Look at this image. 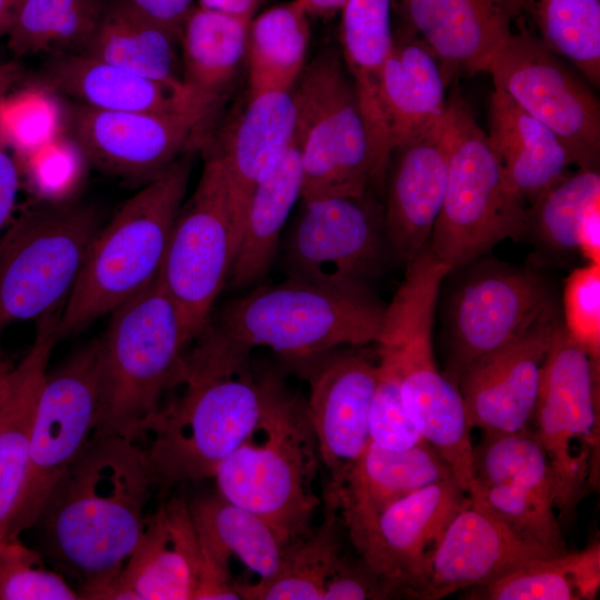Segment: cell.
<instances>
[{
	"label": "cell",
	"instance_id": "obj_36",
	"mask_svg": "<svg viewBox=\"0 0 600 600\" xmlns=\"http://www.w3.org/2000/svg\"><path fill=\"white\" fill-rule=\"evenodd\" d=\"M309 14L298 0L273 6L248 23L250 96L291 91L304 69Z\"/></svg>",
	"mask_w": 600,
	"mask_h": 600
},
{
	"label": "cell",
	"instance_id": "obj_53",
	"mask_svg": "<svg viewBox=\"0 0 600 600\" xmlns=\"http://www.w3.org/2000/svg\"><path fill=\"white\" fill-rule=\"evenodd\" d=\"M21 0H0V36L7 33Z\"/></svg>",
	"mask_w": 600,
	"mask_h": 600
},
{
	"label": "cell",
	"instance_id": "obj_23",
	"mask_svg": "<svg viewBox=\"0 0 600 600\" xmlns=\"http://www.w3.org/2000/svg\"><path fill=\"white\" fill-rule=\"evenodd\" d=\"M449 152L447 112L392 152L383 218L390 256L397 263L406 266L429 242L444 199Z\"/></svg>",
	"mask_w": 600,
	"mask_h": 600
},
{
	"label": "cell",
	"instance_id": "obj_44",
	"mask_svg": "<svg viewBox=\"0 0 600 600\" xmlns=\"http://www.w3.org/2000/svg\"><path fill=\"white\" fill-rule=\"evenodd\" d=\"M378 376L369 416L370 441L389 450H406L426 441L409 419L397 371L378 353Z\"/></svg>",
	"mask_w": 600,
	"mask_h": 600
},
{
	"label": "cell",
	"instance_id": "obj_26",
	"mask_svg": "<svg viewBox=\"0 0 600 600\" xmlns=\"http://www.w3.org/2000/svg\"><path fill=\"white\" fill-rule=\"evenodd\" d=\"M451 477L450 467L427 441L406 450H389L370 441L337 493L323 499L338 508L356 544L389 506Z\"/></svg>",
	"mask_w": 600,
	"mask_h": 600
},
{
	"label": "cell",
	"instance_id": "obj_37",
	"mask_svg": "<svg viewBox=\"0 0 600 600\" xmlns=\"http://www.w3.org/2000/svg\"><path fill=\"white\" fill-rule=\"evenodd\" d=\"M190 508L201 543L218 560L234 556L258 580L277 573L284 547L263 519L218 493L190 501Z\"/></svg>",
	"mask_w": 600,
	"mask_h": 600
},
{
	"label": "cell",
	"instance_id": "obj_14",
	"mask_svg": "<svg viewBox=\"0 0 600 600\" xmlns=\"http://www.w3.org/2000/svg\"><path fill=\"white\" fill-rule=\"evenodd\" d=\"M302 202L283 243L287 278L342 292H372L370 281L391 259L383 208L368 193Z\"/></svg>",
	"mask_w": 600,
	"mask_h": 600
},
{
	"label": "cell",
	"instance_id": "obj_39",
	"mask_svg": "<svg viewBox=\"0 0 600 600\" xmlns=\"http://www.w3.org/2000/svg\"><path fill=\"white\" fill-rule=\"evenodd\" d=\"M600 588V544L533 560L501 579L466 589L471 600H590Z\"/></svg>",
	"mask_w": 600,
	"mask_h": 600
},
{
	"label": "cell",
	"instance_id": "obj_12",
	"mask_svg": "<svg viewBox=\"0 0 600 600\" xmlns=\"http://www.w3.org/2000/svg\"><path fill=\"white\" fill-rule=\"evenodd\" d=\"M101 398V344L93 339L47 371L36 410L27 479L4 540L38 523L53 486L90 439Z\"/></svg>",
	"mask_w": 600,
	"mask_h": 600
},
{
	"label": "cell",
	"instance_id": "obj_6",
	"mask_svg": "<svg viewBox=\"0 0 600 600\" xmlns=\"http://www.w3.org/2000/svg\"><path fill=\"white\" fill-rule=\"evenodd\" d=\"M192 341L157 278L116 308L100 337L101 398L93 431L138 441Z\"/></svg>",
	"mask_w": 600,
	"mask_h": 600
},
{
	"label": "cell",
	"instance_id": "obj_9",
	"mask_svg": "<svg viewBox=\"0 0 600 600\" xmlns=\"http://www.w3.org/2000/svg\"><path fill=\"white\" fill-rule=\"evenodd\" d=\"M100 212L80 202L22 213L0 238V334L60 311L100 231Z\"/></svg>",
	"mask_w": 600,
	"mask_h": 600
},
{
	"label": "cell",
	"instance_id": "obj_35",
	"mask_svg": "<svg viewBox=\"0 0 600 600\" xmlns=\"http://www.w3.org/2000/svg\"><path fill=\"white\" fill-rule=\"evenodd\" d=\"M248 23L197 6L182 27V81L208 107H214L246 60Z\"/></svg>",
	"mask_w": 600,
	"mask_h": 600
},
{
	"label": "cell",
	"instance_id": "obj_2",
	"mask_svg": "<svg viewBox=\"0 0 600 600\" xmlns=\"http://www.w3.org/2000/svg\"><path fill=\"white\" fill-rule=\"evenodd\" d=\"M152 487L138 441L94 431L53 486L39 521L79 581L80 599L101 600L119 576L142 534Z\"/></svg>",
	"mask_w": 600,
	"mask_h": 600
},
{
	"label": "cell",
	"instance_id": "obj_5",
	"mask_svg": "<svg viewBox=\"0 0 600 600\" xmlns=\"http://www.w3.org/2000/svg\"><path fill=\"white\" fill-rule=\"evenodd\" d=\"M190 171L191 156L183 153L101 227L61 309L60 339L83 331L157 278Z\"/></svg>",
	"mask_w": 600,
	"mask_h": 600
},
{
	"label": "cell",
	"instance_id": "obj_31",
	"mask_svg": "<svg viewBox=\"0 0 600 600\" xmlns=\"http://www.w3.org/2000/svg\"><path fill=\"white\" fill-rule=\"evenodd\" d=\"M487 136L509 188L524 203L558 182L574 164L548 127L496 87L490 97Z\"/></svg>",
	"mask_w": 600,
	"mask_h": 600
},
{
	"label": "cell",
	"instance_id": "obj_3",
	"mask_svg": "<svg viewBox=\"0 0 600 600\" xmlns=\"http://www.w3.org/2000/svg\"><path fill=\"white\" fill-rule=\"evenodd\" d=\"M451 267L424 247L406 264L404 278L386 307L378 346L392 362L406 412L422 438L450 467L468 493L473 446L458 384L440 372L432 347L437 299Z\"/></svg>",
	"mask_w": 600,
	"mask_h": 600
},
{
	"label": "cell",
	"instance_id": "obj_24",
	"mask_svg": "<svg viewBox=\"0 0 600 600\" xmlns=\"http://www.w3.org/2000/svg\"><path fill=\"white\" fill-rule=\"evenodd\" d=\"M199 564L190 501L174 497L146 519L134 550L101 600H193Z\"/></svg>",
	"mask_w": 600,
	"mask_h": 600
},
{
	"label": "cell",
	"instance_id": "obj_16",
	"mask_svg": "<svg viewBox=\"0 0 600 600\" xmlns=\"http://www.w3.org/2000/svg\"><path fill=\"white\" fill-rule=\"evenodd\" d=\"M553 309L549 282L532 270L491 264L469 274L448 308L447 377L458 384L471 363L516 340Z\"/></svg>",
	"mask_w": 600,
	"mask_h": 600
},
{
	"label": "cell",
	"instance_id": "obj_17",
	"mask_svg": "<svg viewBox=\"0 0 600 600\" xmlns=\"http://www.w3.org/2000/svg\"><path fill=\"white\" fill-rule=\"evenodd\" d=\"M529 542L566 551L556 513L548 457L532 430L484 434L473 447V483L468 491Z\"/></svg>",
	"mask_w": 600,
	"mask_h": 600
},
{
	"label": "cell",
	"instance_id": "obj_30",
	"mask_svg": "<svg viewBox=\"0 0 600 600\" xmlns=\"http://www.w3.org/2000/svg\"><path fill=\"white\" fill-rule=\"evenodd\" d=\"M40 82L73 102L107 111L172 112L193 107L212 110L187 88L144 78L86 53L53 54L41 71Z\"/></svg>",
	"mask_w": 600,
	"mask_h": 600
},
{
	"label": "cell",
	"instance_id": "obj_51",
	"mask_svg": "<svg viewBox=\"0 0 600 600\" xmlns=\"http://www.w3.org/2000/svg\"><path fill=\"white\" fill-rule=\"evenodd\" d=\"M309 16L332 18L340 13L347 0H298Z\"/></svg>",
	"mask_w": 600,
	"mask_h": 600
},
{
	"label": "cell",
	"instance_id": "obj_10",
	"mask_svg": "<svg viewBox=\"0 0 600 600\" xmlns=\"http://www.w3.org/2000/svg\"><path fill=\"white\" fill-rule=\"evenodd\" d=\"M302 167L301 201L363 197L373 186L366 126L340 56L326 51L292 88Z\"/></svg>",
	"mask_w": 600,
	"mask_h": 600
},
{
	"label": "cell",
	"instance_id": "obj_56",
	"mask_svg": "<svg viewBox=\"0 0 600 600\" xmlns=\"http://www.w3.org/2000/svg\"><path fill=\"white\" fill-rule=\"evenodd\" d=\"M399 1H400V0H392L393 7H396V4H397Z\"/></svg>",
	"mask_w": 600,
	"mask_h": 600
},
{
	"label": "cell",
	"instance_id": "obj_41",
	"mask_svg": "<svg viewBox=\"0 0 600 600\" xmlns=\"http://www.w3.org/2000/svg\"><path fill=\"white\" fill-rule=\"evenodd\" d=\"M542 43L600 84V0H526Z\"/></svg>",
	"mask_w": 600,
	"mask_h": 600
},
{
	"label": "cell",
	"instance_id": "obj_7",
	"mask_svg": "<svg viewBox=\"0 0 600 600\" xmlns=\"http://www.w3.org/2000/svg\"><path fill=\"white\" fill-rule=\"evenodd\" d=\"M386 307L373 292H342L287 278L231 300L212 323L250 349L267 347L294 362L377 343Z\"/></svg>",
	"mask_w": 600,
	"mask_h": 600
},
{
	"label": "cell",
	"instance_id": "obj_25",
	"mask_svg": "<svg viewBox=\"0 0 600 600\" xmlns=\"http://www.w3.org/2000/svg\"><path fill=\"white\" fill-rule=\"evenodd\" d=\"M403 18L450 70L488 72L512 31L499 0H400Z\"/></svg>",
	"mask_w": 600,
	"mask_h": 600
},
{
	"label": "cell",
	"instance_id": "obj_33",
	"mask_svg": "<svg viewBox=\"0 0 600 600\" xmlns=\"http://www.w3.org/2000/svg\"><path fill=\"white\" fill-rule=\"evenodd\" d=\"M302 192V167L297 136L282 160L259 182L249 200L229 281L242 289L260 281L269 271L282 229Z\"/></svg>",
	"mask_w": 600,
	"mask_h": 600
},
{
	"label": "cell",
	"instance_id": "obj_22",
	"mask_svg": "<svg viewBox=\"0 0 600 600\" xmlns=\"http://www.w3.org/2000/svg\"><path fill=\"white\" fill-rule=\"evenodd\" d=\"M468 497L444 531L418 599L438 600L486 586L533 560L556 554L523 539L483 502Z\"/></svg>",
	"mask_w": 600,
	"mask_h": 600
},
{
	"label": "cell",
	"instance_id": "obj_45",
	"mask_svg": "<svg viewBox=\"0 0 600 600\" xmlns=\"http://www.w3.org/2000/svg\"><path fill=\"white\" fill-rule=\"evenodd\" d=\"M563 317L567 333L599 363L600 263L587 262L568 276L563 288Z\"/></svg>",
	"mask_w": 600,
	"mask_h": 600
},
{
	"label": "cell",
	"instance_id": "obj_29",
	"mask_svg": "<svg viewBox=\"0 0 600 600\" xmlns=\"http://www.w3.org/2000/svg\"><path fill=\"white\" fill-rule=\"evenodd\" d=\"M60 313L36 320L32 343L8 377L0 423V540L27 479L33 420L49 359L60 339Z\"/></svg>",
	"mask_w": 600,
	"mask_h": 600
},
{
	"label": "cell",
	"instance_id": "obj_27",
	"mask_svg": "<svg viewBox=\"0 0 600 600\" xmlns=\"http://www.w3.org/2000/svg\"><path fill=\"white\" fill-rule=\"evenodd\" d=\"M392 8V0H347L340 11L343 63L366 126L377 187L386 183L392 154L382 108V72L394 42Z\"/></svg>",
	"mask_w": 600,
	"mask_h": 600
},
{
	"label": "cell",
	"instance_id": "obj_18",
	"mask_svg": "<svg viewBox=\"0 0 600 600\" xmlns=\"http://www.w3.org/2000/svg\"><path fill=\"white\" fill-rule=\"evenodd\" d=\"M211 111L203 107L172 112L107 111L76 102L68 109V128L96 168L146 183L184 153Z\"/></svg>",
	"mask_w": 600,
	"mask_h": 600
},
{
	"label": "cell",
	"instance_id": "obj_19",
	"mask_svg": "<svg viewBox=\"0 0 600 600\" xmlns=\"http://www.w3.org/2000/svg\"><path fill=\"white\" fill-rule=\"evenodd\" d=\"M340 347L294 361L309 383L306 402L321 463L333 497L370 443L369 416L378 364L357 350Z\"/></svg>",
	"mask_w": 600,
	"mask_h": 600
},
{
	"label": "cell",
	"instance_id": "obj_21",
	"mask_svg": "<svg viewBox=\"0 0 600 600\" xmlns=\"http://www.w3.org/2000/svg\"><path fill=\"white\" fill-rule=\"evenodd\" d=\"M560 322L557 310H551L519 338L461 373L458 388L471 429L506 434L529 428L542 366Z\"/></svg>",
	"mask_w": 600,
	"mask_h": 600
},
{
	"label": "cell",
	"instance_id": "obj_43",
	"mask_svg": "<svg viewBox=\"0 0 600 600\" xmlns=\"http://www.w3.org/2000/svg\"><path fill=\"white\" fill-rule=\"evenodd\" d=\"M66 580L19 540H0V600H74Z\"/></svg>",
	"mask_w": 600,
	"mask_h": 600
},
{
	"label": "cell",
	"instance_id": "obj_49",
	"mask_svg": "<svg viewBox=\"0 0 600 600\" xmlns=\"http://www.w3.org/2000/svg\"><path fill=\"white\" fill-rule=\"evenodd\" d=\"M577 243L587 262L600 263V203L593 206L582 219Z\"/></svg>",
	"mask_w": 600,
	"mask_h": 600
},
{
	"label": "cell",
	"instance_id": "obj_48",
	"mask_svg": "<svg viewBox=\"0 0 600 600\" xmlns=\"http://www.w3.org/2000/svg\"><path fill=\"white\" fill-rule=\"evenodd\" d=\"M8 147L9 137L0 117V238L11 218L19 187L17 163Z\"/></svg>",
	"mask_w": 600,
	"mask_h": 600
},
{
	"label": "cell",
	"instance_id": "obj_50",
	"mask_svg": "<svg viewBox=\"0 0 600 600\" xmlns=\"http://www.w3.org/2000/svg\"><path fill=\"white\" fill-rule=\"evenodd\" d=\"M262 0H197V6L250 21Z\"/></svg>",
	"mask_w": 600,
	"mask_h": 600
},
{
	"label": "cell",
	"instance_id": "obj_4",
	"mask_svg": "<svg viewBox=\"0 0 600 600\" xmlns=\"http://www.w3.org/2000/svg\"><path fill=\"white\" fill-rule=\"evenodd\" d=\"M320 463L306 402L268 376L257 424L213 479L218 494L263 519L284 547L311 531Z\"/></svg>",
	"mask_w": 600,
	"mask_h": 600
},
{
	"label": "cell",
	"instance_id": "obj_20",
	"mask_svg": "<svg viewBox=\"0 0 600 600\" xmlns=\"http://www.w3.org/2000/svg\"><path fill=\"white\" fill-rule=\"evenodd\" d=\"M468 498L453 477L432 482L389 506L353 544L390 597L419 598L444 531Z\"/></svg>",
	"mask_w": 600,
	"mask_h": 600
},
{
	"label": "cell",
	"instance_id": "obj_1",
	"mask_svg": "<svg viewBox=\"0 0 600 600\" xmlns=\"http://www.w3.org/2000/svg\"><path fill=\"white\" fill-rule=\"evenodd\" d=\"M184 353L174 386L142 429L154 486L163 491L213 479L218 467L249 436L264 406L268 376L257 378L251 349L208 322ZM171 387V388H172Z\"/></svg>",
	"mask_w": 600,
	"mask_h": 600
},
{
	"label": "cell",
	"instance_id": "obj_32",
	"mask_svg": "<svg viewBox=\"0 0 600 600\" xmlns=\"http://www.w3.org/2000/svg\"><path fill=\"white\" fill-rule=\"evenodd\" d=\"M447 77L442 63L419 38L394 39L382 72V108L391 152L443 119Z\"/></svg>",
	"mask_w": 600,
	"mask_h": 600
},
{
	"label": "cell",
	"instance_id": "obj_38",
	"mask_svg": "<svg viewBox=\"0 0 600 600\" xmlns=\"http://www.w3.org/2000/svg\"><path fill=\"white\" fill-rule=\"evenodd\" d=\"M323 501L319 528L284 546L280 568L272 578L237 582L240 599L322 600L324 587L343 558L338 534L339 510Z\"/></svg>",
	"mask_w": 600,
	"mask_h": 600
},
{
	"label": "cell",
	"instance_id": "obj_34",
	"mask_svg": "<svg viewBox=\"0 0 600 600\" xmlns=\"http://www.w3.org/2000/svg\"><path fill=\"white\" fill-rule=\"evenodd\" d=\"M82 53L144 78L186 88L180 36L141 14L124 0L107 1L97 30Z\"/></svg>",
	"mask_w": 600,
	"mask_h": 600
},
{
	"label": "cell",
	"instance_id": "obj_55",
	"mask_svg": "<svg viewBox=\"0 0 600 600\" xmlns=\"http://www.w3.org/2000/svg\"><path fill=\"white\" fill-rule=\"evenodd\" d=\"M513 19L524 12L526 0H499Z\"/></svg>",
	"mask_w": 600,
	"mask_h": 600
},
{
	"label": "cell",
	"instance_id": "obj_13",
	"mask_svg": "<svg viewBox=\"0 0 600 600\" xmlns=\"http://www.w3.org/2000/svg\"><path fill=\"white\" fill-rule=\"evenodd\" d=\"M233 258L230 188L216 150L206 158L194 191L179 209L157 276L193 340L210 320Z\"/></svg>",
	"mask_w": 600,
	"mask_h": 600
},
{
	"label": "cell",
	"instance_id": "obj_11",
	"mask_svg": "<svg viewBox=\"0 0 600 600\" xmlns=\"http://www.w3.org/2000/svg\"><path fill=\"white\" fill-rule=\"evenodd\" d=\"M599 363L558 324L547 352L532 417L549 460L556 508L568 517L582 498L598 448Z\"/></svg>",
	"mask_w": 600,
	"mask_h": 600
},
{
	"label": "cell",
	"instance_id": "obj_47",
	"mask_svg": "<svg viewBox=\"0 0 600 600\" xmlns=\"http://www.w3.org/2000/svg\"><path fill=\"white\" fill-rule=\"evenodd\" d=\"M152 21L181 36L182 27L197 7V0H124Z\"/></svg>",
	"mask_w": 600,
	"mask_h": 600
},
{
	"label": "cell",
	"instance_id": "obj_28",
	"mask_svg": "<svg viewBox=\"0 0 600 600\" xmlns=\"http://www.w3.org/2000/svg\"><path fill=\"white\" fill-rule=\"evenodd\" d=\"M296 128L292 90L250 96L217 150L229 181L234 254L251 194L282 160L293 142Z\"/></svg>",
	"mask_w": 600,
	"mask_h": 600
},
{
	"label": "cell",
	"instance_id": "obj_46",
	"mask_svg": "<svg viewBox=\"0 0 600 600\" xmlns=\"http://www.w3.org/2000/svg\"><path fill=\"white\" fill-rule=\"evenodd\" d=\"M391 598L380 580L364 566L344 558L328 580L322 600H364Z\"/></svg>",
	"mask_w": 600,
	"mask_h": 600
},
{
	"label": "cell",
	"instance_id": "obj_8",
	"mask_svg": "<svg viewBox=\"0 0 600 600\" xmlns=\"http://www.w3.org/2000/svg\"><path fill=\"white\" fill-rule=\"evenodd\" d=\"M450 152L440 214L428 246L452 270L529 230L528 208L509 188L487 133L454 92L448 99Z\"/></svg>",
	"mask_w": 600,
	"mask_h": 600
},
{
	"label": "cell",
	"instance_id": "obj_42",
	"mask_svg": "<svg viewBox=\"0 0 600 600\" xmlns=\"http://www.w3.org/2000/svg\"><path fill=\"white\" fill-rule=\"evenodd\" d=\"M600 203L599 169L579 168L532 200L528 208L532 229L549 248L578 250L577 234L587 212Z\"/></svg>",
	"mask_w": 600,
	"mask_h": 600
},
{
	"label": "cell",
	"instance_id": "obj_15",
	"mask_svg": "<svg viewBox=\"0 0 600 600\" xmlns=\"http://www.w3.org/2000/svg\"><path fill=\"white\" fill-rule=\"evenodd\" d=\"M559 58L538 36L512 32L488 73L493 87L559 138L576 166L599 169V100Z\"/></svg>",
	"mask_w": 600,
	"mask_h": 600
},
{
	"label": "cell",
	"instance_id": "obj_40",
	"mask_svg": "<svg viewBox=\"0 0 600 600\" xmlns=\"http://www.w3.org/2000/svg\"><path fill=\"white\" fill-rule=\"evenodd\" d=\"M104 0H21L7 31L16 56L82 53L101 20Z\"/></svg>",
	"mask_w": 600,
	"mask_h": 600
},
{
	"label": "cell",
	"instance_id": "obj_54",
	"mask_svg": "<svg viewBox=\"0 0 600 600\" xmlns=\"http://www.w3.org/2000/svg\"><path fill=\"white\" fill-rule=\"evenodd\" d=\"M13 367H14V363L11 362L9 357L4 353V351L0 347V423H1L6 386H7L8 377Z\"/></svg>",
	"mask_w": 600,
	"mask_h": 600
},
{
	"label": "cell",
	"instance_id": "obj_52",
	"mask_svg": "<svg viewBox=\"0 0 600 600\" xmlns=\"http://www.w3.org/2000/svg\"><path fill=\"white\" fill-rule=\"evenodd\" d=\"M19 77V69L16 63L0 61V107L6 100V97L12 84Z\"/></svg>",
	"mask_w": 600,
	"mask_h": 600
}]
</instances>
